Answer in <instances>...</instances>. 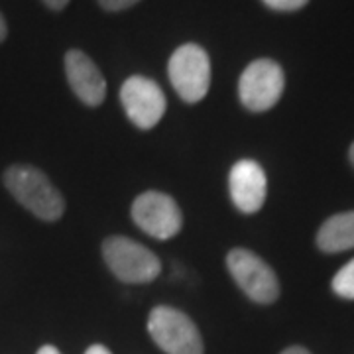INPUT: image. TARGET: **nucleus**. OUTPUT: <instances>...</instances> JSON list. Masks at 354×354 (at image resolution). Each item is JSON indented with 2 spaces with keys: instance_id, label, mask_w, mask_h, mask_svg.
Here are the masks:
<instances>
[{
  "instance_id": "1",
  "label": "nucleus",
  "mask_w": 354,
  "mask_h": 354,
  "mask_svg": "<svg viewBox=\"0 0 354 354\" xmlns=\"http://www.w3.org/2000/svg\"><path fill=\"white\" fill-rule=\"evenodd\" d=\"M4 187L16 201L39 221L55 223L65 211V199L41 169L14 164L4 171Z\"/></svg>"
},
{
  "instance_id": "2",
  "label": "nucleus",
  "mask_w": 354,
  "mask_h": 354,
  "mask_svg": "<svg viewBox=\"0 0 354 354\" xmlns=\"http://www.w3.org/2000/svg\"><path fill=\"white\" fill-rule=\"evenodd\" d=\"M102 258L113 276L124 283H150L162 272L160 258L128 236H109L102 242Z\"/></svg>"
},
{
  "instance_id": "3",
  "label": "nucleus",
  "mask_w": 354,
  "mask_h": 354,
  "mask_svg": "<svg viewBox=\"0 0 354 354\" xmlns=\"http://www.w3.org/2000/svg\"><path fill=\"white\" fill-rule=\"evenodd\" d=\"M167 75L179 99L189 104L201 102L211 87V59L199 44L179 46L167 64Z\"/></svg>"
},
{
  "instance_id": "4",
  "label": "nucleus",
  "mask_w": 354,
  "mask_h": 354,
  "mask_svg": "<svg viewBox=\"0 0 354 354\" xmlns=\"http://www.w3.org/2000/svg\"><path fill=\"white\" fill-rule=\"evenodd\" d=\"M148 333L165 354H203L201 333L183 311L169 305L153 307L148 317Z\"/></svg>"
},
{
  "instance_id": "5",
  "label": "nucleus",
  "mask_w": 354,
  "mask_h": 354,
  "mask_svg": "<svg viewBox=\"0 0 354 354\" xmlns=\"http://www.w3.org/2000/svg\"><path fill=\"white\" fill-rule=\"evenodd\" d=\"M228 274L254 304L270 305L279 297V279L272 266L248 248H232L227 254Z\"/></svg>"
},
{
  "instance_id": "6",
  "label": "nucleus",
  "mask_w": 354,
  "mask_h": 354,
  "mask_svg": "<svg viewBox=\"0 0 354 354\" xmlns=\"http://www.w3.org/2000/svg\"><path fill=\"white\" fill-rule=\"evenodd\" d=\"M286 73L274 59H254L239 79V97L250 113H266L274 109L283 95Z\"/></svg>"
},
{
  "instance_id": "7",
  "label": "nucleus",
  "mask_w": 354,
  "mask_h": 354,
  "mask_svg": "<svg viewBox=\"0 0 354 354\" xmlns=\"http://www.w3.org/2000/svg\"><path fill=\"white\" fill-rule=\"evenodd\" d=\"M136 227L156 241H169L183 228V213L174 197L162 191H144L138 195L132 209Z\"/></svg>"
},
{
  "instance_id": "8",
  "label": "nucleus",
  "mask_w": 354,
  "mask_h": 354,
  "mask_svg": "<svg viewBox=\"0 0 354 354\" xmlns=\"http://www.w3.org/2000/svg\"><path fill=\"white\" fill-rule=\"evenodd\" d=\"M120 102L130 122L140 130H150L162 118L167 109L162 87L144 75H132L120 87Z\"/></svg>"
},
{
  "instance_id": "9",
  "label": "nucleus",
  "mask_w": 354,
  "mask_h": 354,
  "mask_svg": "<svg viewBox=\"0 0 354 354\" xmlns=\"http://www.w3.org/2000/svg\"><path fill=\"white\" fill-rule=\"evenodd\" d=\"M228 191H230V199L234 203V207L241 213L244 215L258 213L264 207L266 193H268L264 167L248 158L239 160L230 167Z\"/></svg>"
},
{
  "instance_id": "10",
  "label": "nucleus",
  "mask_w": 354,
  "mask_h": 354,
  "mask_svg": "<svg viewBox=\"0 0 354 354\" xmlns=\"http://www.w3.org/2000/svg\"><path fill=\"white\" fill-rule=\"evenodd\" d=\"M65 77L75 97L87 106H99L106 99V81L101 69L85 51L69 50L65 53Z\"/></svg>"
},
{
  "instance_id": "11",
  "label": "nucleus",
  "mask_w": 354,
  "mask_h": 354,
  "mask_svg": "<svg viewBox=\"0 0 354 354\" xmlns=\"http://www.w3.org/2000/svg\"><path fill=\"white\" fill-rule=\"evenodd\" d=\"M317 248L325 254L346 252L354 248V211L329 216L317 232Z\"/></svg>"
},
{
  "instance_id": "12",
  "label": "nucleus",
  "mask_w": 354,
  "mask_h": 354,
  "mask_svg": "<svg viewBox=\"0 0 354 354\" xmlns=\"http://www.w3.org/2000/svg\"><path fill=\"white\" fill-rule=\"evenodd\" d=\"M333 291L342 299H354V258L344 264L333 278Z\"/></svg>"
},
{
  "instance_id": "13",
  "label": "nucleus",
  "mask_w": 354,
  "mask_h": 354,
  "mask_svg": "<svg viewBox=\"0 0 354 354\" xmlns=\"http://www.w3.org/2000/svg\"><path fill=\"white\" fill-rule=\"evenodd\" d=\"M262 2L276 12H295L309 4V0H262Z\"/></svg>"
},
{
  "instance_id": "14",
  "label": "nucleus",
  "mask_w": 354,
  "mask_h": 354,
  "mask_svg": "<svg viewBox=\"0 0 354 354\" xmlns=\"http://www.w3.org/2000/svg\"><path fill=\"white\" fill-rule=\"evenodd\" d=\"M97 2L106 12H120V10H127L130 6L138 4L140 0H97Z\"/></svg>"
},
{
  "instance_id": "15",
  "label": "nucleus",
  "mask_w": 354,
  "mask_h": 354,
  "mask_svg": "<svg viewBox=\"0 0 354 354\" xmlns=\"http://www.w3.org/2000/svg\"><path fill=\"white\" fill-rule=\"evenodd\" d=\"M50 10H53V12H59V10H64L65 6L69 4V0H41Z\"/></svg>"
},
{
  "instance_id": "16",
  "label": "nucleus",
  "mask_w": 354,
  "mask_h": 354,
  "mask_svg": "<svg viewBox=\"0 0 354 354\" xmlns=\"http://www.w3.org/2000/svg\"><path fill=\"white\" fill-rule=\"evenodd\" d=\"M85 354H113L106 346H102V344H93V346H88L87 353Z\"/></svg>"
},
{
  "instance_id": "17",
  "label": "nucleus",
  "mask_w": 354,
  "mask_h": 354,
  "mask_svg": "<svg viewBox=\"0 0 354 354\" xmlns=\"http://www.w3.org/2000/svg\"><path fill=\"white\" fill-rule=\"evenodd\" d=\"M8 36V24H6V20H4V16L0 14V44L6 39Z\"/></svg>"
},
{
  "instance_id": "18",
  "label": "nucleus",
  "mask_w": 354,
  "mask_h": 354,
  "mask_svg": "<svg viewBox=\"0 0 354 354\" xmlns=\"http://www.w3.org/2000/svg\"><path fill=\"white\" fill-rule=\"evenodd\" d=\"M281 354H311L307 348L304 346H290V348H286Z\"/></svg>"
},
{
  "instance_id": "19",
  "label": "nucleus",
  "mask_w": 354,
  "mask_h": 354,
  "mask_svg": "<svg viewBox=\"0 0 354 354\" xmlns=\"http://www.w3.org/2000/svg\"><path fill=\"white\" fill-rule=\"evenodd\" d=\"M36 354H62V353H59V351H57L55 346H51V344H46V346H41V348H39Z\"/></svg>"
},
{
  "instance_id": "20",
  "label": "nucleus",
  "mask_w": 354,
  "mask_h": 354,
  "mask_svg": "<svg viewBox=\"0 0 354 354\" xmlns=\"http://www.w3.org/2000/svg\"><path fill=\"white\" fill-rule=\"evenodd\" d=\"M348 160H351V164H353L354 167V142H353V146H351V150H348Z\"/></svg>"
}]
</instances>
